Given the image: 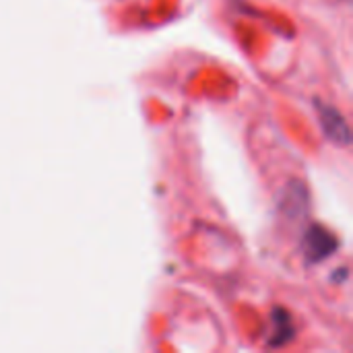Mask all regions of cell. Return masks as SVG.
I'll return each mask as SVG.
<instances>
[{"instance_id":"1","label":"cell","mask_w":353,"mask_h":353,"mask_svg":"<svg viewBox=\"0 0 353 353\" xmlns=\"http://www.w3.org/2000/svg\"><path fill=\"white\" fill-rule=\"evenodd\" d=\"M319 120H321V128L325 132V137L339 145V147H347L352 143V130L347 120L343 118V114L327 103H319Z\"/></svg>"},{"instance_id":"2","label":"cell","mask_w":353,"mask_h":353,"mask_svg":"<svg viewBox=\"0 0 353 353\" xmlns=\"http://www.w3.org/2000/svg\"><path fill=\"white\" fill-rule=\"evenodd\" d=\"M335 248H337L335 238L329 232H325L323 228H310L304 236V252L314 263L331 256V252Z\"/></svg>"}]
</instances>
